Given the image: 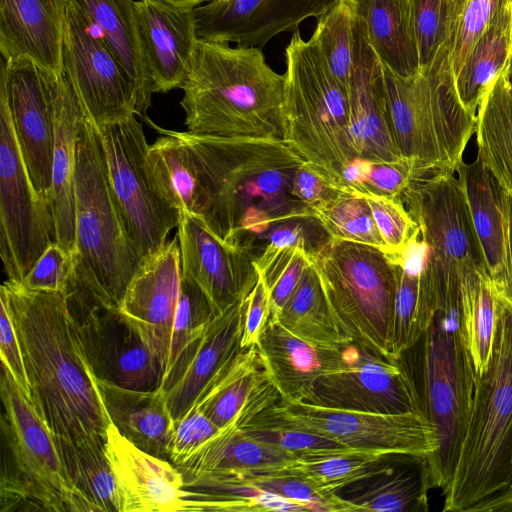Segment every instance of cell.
Returning a JSON list of instances; mask_svg holds the SVG:
<instances>
[{"label":"cell","mask_w":512,"mask_h":512,"mask_svg":"<svg viewBox=\"0 0 512 512\" xmlns=\"http://www.w3.org/2000/svg\"><path fill=\"white\" fill-rule=\"evenodd\" d=\"M363 195L372 210L375 223L386 246V253L399 254L419 229L418 224L398 197L371 192Z\"/></svg>","instance_id":"50"},{"label":"cell","mask_w":512,"mask_h":512,"mask_svg":"<svg viewBox=\"0 0 512 512\" xmlns=\"http://www.w3.org/2000/svg\"><path fill=\"white\" fill-rule=\"evenodd\" d=\"M335 0H209L194 8L200 40L261 49L276 35L295 32Z\"/></svg>","instance_id":"21"},{"label":"cell","mask_w":512,"mask_h":512,"mask_svg":"<svg viewBox=\"0 0 512 512\" xmlns=\"http://www.w3.org/2000/svg\"><path fill=\"white\" fill-rule=\"evenodd\" d=\"M420 70L428 69L448 48L462 0H410Z\"/></svg>","instance_id":"45"},{"label":"cell","mask_w":512,"mask_h":512,"mask_svg":"<svg viewBox=\"0 0 512 512\" xmlns=\"http://www.w3.org/2000/svg\"><path fill=\"white\" fill-rule=\"evenodd\" d=\"M384 79L392 130L402 157L414 165L415 175L456 172L475 132L476 116L459 100L447 53L410 77L384 65Z\"/></svg>","instance_id":"8"},{"label":"cell","mask_w":512,"mask_h":512,"mask_svg":"<svg viewBox=\"0 0 512 512\" xmlns=\"http://www.w3.org/2000/svg\"><path fill=\"white\" fill-rule=\"evenodd\" d=\"M475 134L477 156L512 196V87L506 69L479 104Z\"/></svg>","instance_id":"37"},{"label":"cell","mask_w":512,"mask_h":512,"mask_svg":"<svg viewBox=\"0 0 512 512\" xmlns=\"http://www.w3.org/2000/svg\"><path fill=\"white\" fill-rule=\"evenodd\" d=\"M64 18L65 0H0L1 57L63 74Z\"/></svg>","instance_id":"29"},{"label":"cell","mask_w":512,"mask_h":512,"mask_svg":"<svg viewBox=\"0 0 512 512\" xmlns=\"http://www.w3.org/2000/svg\"><path fill=\"white\" fill-rule=\"evenodd\" d=\"M105 452L116 479L121 512L183 511L184 478L169 460L139 449L112 423Z\"/></svg>","instance_id":"23"},{"label":"cell","mask_w":512,"mask_h":512,"mask_svg":"<svg viewBox=\"0 0 512 512\" xmlns=\"http://www.w3.org/2000/svg\"><path fill=\"white\" fill-rule=\"evenodd\" d=\"M219 429L199 407L193 406L173 420L168 460L176 467L182 466Z\"/></svg>","instance_id":"52"},{"label":"cell","mask_w":512,"mask_h":512,"mask_svg":"<svg viewBox=\"0 0 512 512\" xmlns=\"http://www.w3.org/2000/svg\"><path fill=\"white\" fill-rule=\"evenodd\" d=\"M181 89L188 132L285 141L284 74L261 49L199 39Z\"/></svg>","instance_id":"4"},{"label":"cell","mask_w":512,"mask_h":512,"mask_svg":"<svg viewBox=\"0 0 512 512\" xmlns=\"http://www.w3.org/2000/svg\"><path fill=\"white\" fill-rule=\"evenodd\" d=\"M115 54L137 94L141 117L151 104L152 81L139 33L134 0H75Z\"/></svg>","instance_id":"33"},{"label":"cell","mask_w":512,"mask_h":512,"mask_svg":"<svg viewBox=\"0 0 512 512\" xmlns=\"http://www.w3.org/2000/svg\"><path fill=\"white\" fill-rule=\"evenodd\" d=\"M275 318L291 333L311 343L324 346L348 344L332 317L313 261Z\"/></svg>","instance_id":"41"},{"label":"cell","mask_w":512,"mask_h":512,"mask_svg":"<svg viewBox=\"0 0 512 512\" xmlns=\"http://www.w3.org/2000/svg\"><path fill=\"white\" fill-rule=\"evenodd\" d=\"M454 174H417L398 198L427 245L428 274L461 281L486 267L463 187Z\"/></svg>","instance_id":"12"},{"label":"cell","mask_w":512,"mask_h":512,"mask_svg":"<svg viewBox=\"0 0 512 512\" xmlns=\"http://www.w3.org/2000/svg\"><path fill=\"white\" fill-rule=\"evenodd\" d=\"M54 241L50 206L33 186L0 87V255L8 280L22 283Z\"/></svg>","instance_id":"13"},{"label":"cell","mask_w":512,"mask_h":512,"mask_svg":"<svg viewBox=\"0 0 512 512\" xmlns=\"http://www.w3.org/2000/svg\"><path fill=\"white\" fill-rule=\"evenodd\" d=\"M350 102L351 129L358 157L374 162L406 161L390 122L384 63L369 42L359 15Z\"/></svg>","instance_id":"22"},{"label":"cell","mask_w":512,"mask_h":512,"mask_svg":"<svg viewBox=\"0 0 512 512\" xmlns=\"http://www.w3.org/2000/svg\"><path fill=\"white\" fill-rule=\"evenodd\" d=\"M267 379L256 346L241 349L212 379L194 406L222 428Z\"/></svg>","instance_id":"40"},{"label":"cell","mask_w":512,"mask_h":512,"mask_svg":"<svg viewBox=\"0 0 512 512\" xmlns=\"http://www.w3.org/2000/svg\"><path fill=\"white\" fill-rule=\"evenodd\" d=\"M70 490L69 512H121L116 479L105 447L55 439Z\"/></svg>","instance_id":"35"},{"label":"cell","mask_w":512,"mask_h":512,"mask_svg":"<svg viewBox=\"0 0 512 512\" xmlns=\"http://www.w3.org/2000/svg\"><path fill=\"white\" fill-rule=\"evenodd\" d=\"M397 453L352 452L317 458H296L278 466L246 473L301 479L323 494L341 489L383 471Z\"/></svg>","instance_id":"39"},{"label":"cell","mask_w":512,"mask_h":512,"mask_svg":"<svg viewBox=\"0 0 512 512\" xmlns=\"http://www.w3.org/2000/svg\"><path fill=\"white\" fill-rule=\"evenodd\" d=\"M313 264L343 339L395 361L391 330L397 270L387 253L331 238L314 256Z\"/></svg>","instance_id":"9"},{"label":"cell","mask_w":512,"mask_h":512,"mask_svg":"<svg viewBox=\"0 0 512 512\" xmlns=\"http://www.w3.org/2000/svg\"><path fill=\"white\" fill-rule=\"evenodd\" d=\"M341 189L329 182L307 162L298 169L294 180V192L312 211L315 207L338 194Z\"/></svg>","instance_id":"56"},{"label":"cell","mask_w":512,"mask_h":512,"mask_svg":"<svg viewBox=\"0 0 512 512\" xmlns=\"http://www.w3.org/2000/svg\"><path fill=\"white\" fill-rule=\"evenodd\" d=\"M86 361L99 380L122 388L156 391L164 367L120 313L66 294Z\"/></svg>","instance_id":"16"},{"label":"cell","mask_w":512,"mask_h":512,"mask_svg":"<svg viewBox=\"0 0 512 512\" xmlns=\"http://www.w3.org/2000/svg\"><path fill=\"white\" fill-rule=\"evenodd\" d=\"M312 261L313 257L299 247H284L254 259L269 292L271 317L278 316Z\"/></svg>","instance_id":"48"},{"label":"cell","mask_w":512,"mask_h":512,"mask_svg":"<svg viewBox=\"0 0 512 512\" xmlns=\"http://www.w3.org/2000/svg\"><path fill=\"white\" fill-rule=\"evenodd\" d=\"M512 4V0H508Z\"/></svg>","instance_id":"60"},{"label":"cell","mask_w":512,"mask_h":512,"mask_svg":"<svg viewBox=\"0 0 512 512\" xmlns=\"http://www.w3.org/2000/svg\"><path fill=\"white\" fill-rule=\"evenodd\" d=\"M177 229L182 273L201 288L217 315L248 296L259 278L249 252L224 242L201 217L185 211Z\"/></svg>","instance_id":"20"},{"label":"cell","mask_w":512,"mask_h":512,"mask_svg":"<svg viewBox=\"0 0 512 512\" xmlns=\"http://www.w3.org/2000/svg\"><path fill=\"white\" fill-rule=\"evenodd\" d=\"M456 173L463 187L486 270L499 295L512 301L510 195L479 156L462 161Z\"/></svg>","instance_id":"24"},{"label":"cell","mask_w":512,"mask_h":512,"mask_svg":"<svg viewBox=\"0 0 512 512\" xmlns=\"http://www.w3.org/2000/svg\"><path fill=\"white\" fill-rule=\"evenodd\" d=\"M242 311L240 347L248 349L257 345L270 318L269 292L260 275L251 292L243 299Z\"/></svg>","instance_id":"55"},{"label":"cell","mask_w":512,"mask_h":512,"mask_svg":"<svg viewBox=\"0 0 512 512\" xmlns=\"http://www.w3.org/2000/svg\"><path fill=\"white\" fill-rule=\"evenodd\" d=\"M257 415L270 423L319 434L362 451L430 456L437 449L433 427L419 412L347 411L280 397Z\"/></svg>","instance_id":"14"},{"label":"cell","mask_w":512,"mask_h":512,"mask_svg":"<svg viewBox=\"0 0 512 512\" xmlns=\"http://www.w3.org/2000/svg\"><path fill=\"white\" fill-rule=\"evenodd\" d=\"M313 213L331 238L370 245L386 253L385 243L363 193L342 190L315 207Z\"/></svg>","instance_id":"44"},{"label":"cell","mask_w":512,"mask_h":512,"mask_svg":"<svg viewBox=\"0 0 512 512\" xmlns=\"http://www.w3.org/2000/svg\"><path fill=\"white\" fill-rule=\"evenodd\" d=\"M76 259L55 241L36 260L23 282L32 291L66 293L75 275Z\"/></svg>","instance_id":"51"},{"label":"cell","mask_w":512,"mask_h":512,"mask_svg":"<svg viewBox=\"0 0 512 512\" xmlns=\"http://www.w3.org/2000/svg\"><path fill=\"white\" fill-rule=\"evenodd\" d=\"M62 60L86 117L97 128L140 116L129 76L75 0H65Z\"/></svg>","instance_id":"15"},{"label":"cell","mask_w":512,"mask_h":512,"mask_svg":"<svg viewBox=\"0 0 512 512\" xmlns=\"http://www.w3.org/2000/svg\"><path fill=\"white\" fill-rule=\"evenodd\" d=\"M55 75L29 59L1 57L0 87L7 97L20 151L36 192L49 206L55 145Z\"/></svg>","instance_id":"17"},{"label":"cell","mask_w":512,"mask_h":512,"mask_svg":"<svg viewBox=\"0 0 512 512\" xmlns=\"http://www.w3.org/2000/svg\"><path fill=\"white\" fill-rule=\"evenodd\" d=\"M427 328L396 361L405 371L420 412L433 427L437 449L429 456L444 496L459 460L470 416L475 369L464 323L460 284L433 290Z\"/></svg>","instance_id":"3"},{"label":"cell","mask_w":512,"mask_h":512,"mask_svg":"<svg viewBox=\"0 0 512 512\" xmlns=\"http://www.w3.org/2000/svg\"><path fill=\"white\" fill-rule=\"evenodd\" d=\"M161 1L167 5L178 7V8H187V9H194L198 7L199 5H202L209 0H158Z\"/></svg>","instance_id":"57"},{"label":"cell","mask_w":512,"mask_h":512,"mask_svg":"<svg viewBox=\"0 0 512 512\" xmlns=\"http://www.w3.org/2000/svg\"><path fill=\"white\" fill-rule=\"evenodd\" d=\"M415 173L414 165L407 160L402 162L366 160L364 178L359 192L399 197Z\"/></svg>","instance_id":"53"},{"label":"cell","mask_w":512,"mask_h":512,"mask_svg":"<svg viewBox=\"0 0 512 512\" xmlns=\"http://www.w3.org/2000/svg\"><path fill=\"white\" fill-rule=\"evenodd\" d=\"M135 9L153 92L181 88L199 41L194 9L173 7L158 0L135 1Z\"/></svg>","instance_id":"25"},{"label":"cell","mask_w":512,"mask_h":512,"mask_svg":"<svg viewBox=\"0 0 512 512\" xmlns=\"http://www.w3.org/2000/svg\"><path fill=\"white\" fill-rule=\"evenodd\" d=\"M350 344L324 346L287 330L275 317L268 320L256 348L268 380L281 399L301 402L321 375L343 368Z\"/></svg>","instance_id":"27"},{"label":"cell","mask_w":512,"mask_h":512,"mask_svg":"<svg viewBox=\"0 0 512 512\" xmlns=\"http://www.w3.org/2000/svg\"><path fill=\"white\" fill-rule=\"evenodd\" d=\"M286 143L314 170L344 190L343 173L357 155L350 87L330 70L316 44L295 31L285 50Z\"/></svg>","instance_id":"7"},{"label":"cell","mask_w":512,"mask_h":512,"mask_svg":"<svg viewBox=\"0 0 512 512\" xmlns=\"http://www.w3.org/2000/svg\"><path fill=\"white\" fill-rule=\"evenodd\" d=\"M185 135L200 172V217L224 242L255 259L264 236L274 226L315 217L294 192L296 173L306 161L286 141L188 131Z\"/></svg>","instance_id":"2"},{"label":"cell","mask_w":512,"mask_h":512,"mask_svg":"<svg viewBox=\"0 0 512 512\" xmlns=\"http://www.w3.org/2000/svg\"><path fill=\"white\" fill-rule=\"evenodd\" d=\"M216 316L218 315L201 288L182 273L180 296L164 378L182 354L200 339Z\"/></svg>","instance_id":"46"},{"label":"cell","mask_w":512,"mask_h":512,"mask_svg":"<svg viewBox=\"0 0 512 512\" xmlns=\"http://www.w3.org/2000/svg\"><path fill=\"white\" fill-rule=\"evenodd\" d=\"M0 354L1 362L8 369L18 388L31 399L22 350L8 306L0 297Z\"/></svg>","instance_id":"54"},{"label":"cell","mask_w":512,"mask_h":512,"mask_svg":"<svg viewBox=\"0 0 512 512\" xmlns=\"http://www.w3.org/2000/svg\"><path fill=\"white\" fill-rule=\"evenodd\" d=\"M512 58V4L506 3L472 47L454 77L463 107L476 116L479 104Z\"/></svg>","instance_id":"36"},{"label":"cell","mask_w":512,"mask_h":512,"mask_svg":"<svg viewBox=\"0 0 512 512\" xmlns=\"http://www.w3.org/2000/svg\"><path fill=\"white\" fill-rule=\"evenodd\" d=\"M508 0H462L453 36L448 48L447 64L453 79L468 53Z\"/></svg>","instance_id":"49"},{"label":"cell","mask_w":512,"mask_h":512,"mask_svg":"<svg viewBox=\"0 0 512 512\" xmlns=\"http://www.w3.org/2000/svg\"><path fill=\"white\" fill-rule=\"evenodd\" d=\"M429 455L394 454L381 472L336 492L351 511L426 512L435 488Z\"/></svg>","instance_id":"31"},{"label":"cell","mask_w":512,"mask_h":512,"mask_svg":"<svg viewBox=\"0 0 512 512\" xmlns=\"http://www.w3.org/2000/svg\"><path fill=\"white\" fill-rule=\"evenodd\" d=\"M373 49L386 67L410 77L420 71L410 0H355Z\"/></svg>","instance_id":"34"},{"label":"cell","mask_w":512,"mask_h":512,"mask_svg":"<svg viewBox=\"0 0 512 512\" xmlns=\"http://www.w3.org/2000/svg\"><path fill=\"white\" fill-rule=\"evenodd\" d=\"M301 402L347 411L418 412L401 365L356 343L350 344L345 366L319 376Z\"/></svg>","instance_id":"18"},{"label":"cell","mask_w":512,"mask_h":512,"mask_svg":"<svg viewBox=\"0 0 512 512\" xmlns=\"http://www.w3.org/2000/svg\"><path fill=\"white\" fill-rule=\"evenodd\" d=\"M512 490V301L499 295L489 360L475 375L470 416L443 511L472 512Z\"/></svg>","instance_id":"5"},{"label":"cell","mask_w":512,"mask_h":512,"mask_svg":"<svg viewBox=\"0 0 512 512\" xmlns=\"http://www.w3.org/2000/svg\"><path fill=\"white\" fill-rule=\"evenodd\" d=\"M181 253L178 237L144 257L129 282L120 313L139 333L166 370L180 296Z\"/></svg>","instance_id":"19"},{"label":"cell","mask_w":512,"mask_h":512,"mask_svg":"<svg viewBox=\"0 0 512 512\" xmlns=\"http://www.w3.org/2000/svg\"><path fill=\"white\" fill-rule=\"evenodd\" d=\"M55 145L50 209L55 242L76 254L75 170L79 126L84 116L80 100L65 73L53 80Z\"/></svg>","instance_id":"30"},{"label":"cell","mask_w":512,"mask_h":512,"mask_svg":"<svg viewBox=\"0 0 512 512\" xmlns=\"http://www.w3.org/2000/svg\"><path fill=\"white\" fill-rule=\"evenodd\" d=\"M242 310L240 300L216 316L164 378L160 390L173 420L196 404L212 379L242 349Z\"/></svg>","instance_id":"26"},{"label":"cell","mask_w":512,"mask_h":512,"mask_svg":"<svg viewBox=\"0 0 512 512\" xmlns=\"http://www.w3.org/2000/svg\"><path fill=\"white\" fill-rule=\"evenodd\" d=\"M257 414L241 424L243 431L251 438L285 451L296 458L309 459L362 451L346 447L319 434L270 423Z\"/></svg>","instance_id":"47"},{"label":"cell","mask_w":512,"mask_h":512,"mask_svg":"<svg viewBox=\"0 0 512 512\" xmlns=\"http://www.w3.org/2000/svg\"><path fill=\"white\" fill-rule=\"evenodd\" d=\"M392 262L397 270L391 330V350L396 361L427 328L435 310V302L425 270L427 259L423 255L409 252Z\"/></svg>","instance_id":"38"},{"label":"cell","mask_w":512,"mask_h":512,"mask_svg":"<svg viewBox=\"0 0 512 512\" xmlns=\"http://www.w3.org/2000/svg\"><path fill=\"white\" fill-rule=\"evenodd\" d=\"M460 293L476 375L483 371L491 354L499 293L486 269L464 276Z\"/></svg>","instance_id":"42"},{"label":"cell","mask_w":512,"mask_h":512,"mask_svg":"<svg viewBox=\"0 0 512 512\" xmlns=\"http://www.w3.org/2000/svg\"><path fill=\"white\" fill-rule=\"evenodd\" d=\"M510 243H511V254H512V196L510 195Z\"/></svg>","instance_id":"59"},{"label":"cell","mask_w":512,"mask_h":512,"mask_svg":"<svg viewBox=\"0 0 512 512\" xmlns=\"http://www.w3.org/2000/svg\"><path fill=\"white\" fill-rule=\"evenodd\" d=\"M280 398L267 379L251 395L237 416L177 467L183 475L252 472L281 465L295 456L248 436L241 424Z\"/></svg>","instance_id":"28"},{"label":"cell","mask_w":512,"mask_h":512,"mask_svg":"<svg viewBox=\"0 0 512 512\" xmlns=\"http://www.w3.org/2000/svg\"><path fill=\"white\" fill-rule=\"evenodd\" d=\"M506 74H507L508 80L510 82V85L512 87V58L506 68Z\"/></svg>","instance_id":"58"},{"label":"cell","mask_w":512,"mask_h":512,"mask_svg":"<svg viewBox=\"0 0 512 512\" xmlns=\"http://www.w3.org/2000/svg\"><path fill=\"white\" fill-rule=\"evenodd\" d=\"M22 350L30 403L55 439L105 447L111 424L66 293L6 280L0 291Z\"/></svg>","instance_id":"1"},{"label":"cell","mask_w":512,"mask_h":512,"mask_svg":"<svg viewBox=\"0 0 512 512\" xmlns=\"http://www.w3.org/2000/svg\"><path fill=\"white\" fill-rule=\"evenodd\" d=\"M96 382L110 421L118 431L139 449L168 460L173 419L162 391H138L97 379Z\"/></svg>","instance_id":"32"},{"label":"cell","mask_w":512,"mask_h":512,"mask_svg":"<svg viewBox=\"0 0 512 512\" xmlns=\"http://www.w3.org/2000/svg\"><path fill=\"white\" fill-rule=\"evenodd\" d=\"M358 26L355 0H335L317 18L311 39L330 70L344 85L350 87Z\"/></svg>","instance_id":"43"},{"label":"cell","mask_w":512,"mask_h":512,"mask_svg":"<svg viewBox=\"0 0 512 512\" xmlns=\"http://www.w3.org/2000/svg\"><path fill=\"white\" fill-rule=\"evenodd\" d=\"M108 180L124 229L143 259L177 228L181 211L161 190L148 160L149 145L136 115L99 128Z\"/></svg>","instance_id":"11"},{"label":"cell","mask_w":512,"mask_h":512,"mask_svg":"<svg viewBox=\"0 0 512 512\" xmlns=\"http://www.w3.org/2000/svg\"><path fill=\"white\" fill-rule=\"evenodd\" d=\"M76 267L69 288L89 304L119 309L142 258L117 210L97 127L85 113L75 170Z\"/></svg>","instance_id":"6"},{"label":"cell","mask_w":512,"mask_h":512,"mask_svg":"<svg viewBox=\"0 0 512 512\" xmlns=\"http://www.w3.org/2000/svg\"><path fill=\"white\" fill-rule=\"evenodd\" d=\"M0 512H69L55 438L2 364Z\"/></svg>","instance_id":"10"}]
</instances>
